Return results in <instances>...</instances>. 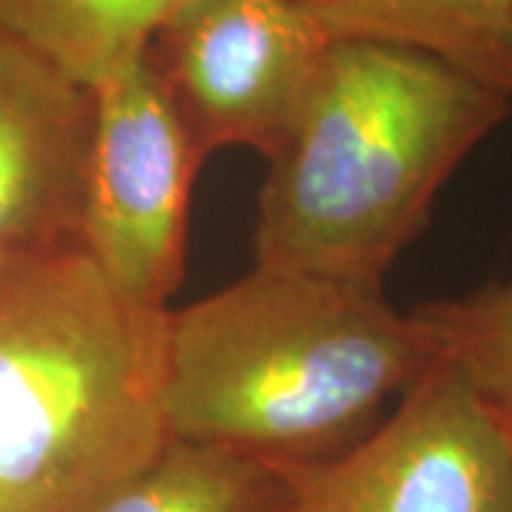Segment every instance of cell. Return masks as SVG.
I'll return each mask as SVG.
<instances>
[{"mask_svg": "<svg viewBox=\"0 0 512 512\" xmlns=\"http://www.w3.org/2000/svg\"><path fill=\"white\" fill-rule=\"evenodd\" d=\"M436 353L416 311H396L382 285L256 262L168 311V430L276 464L330 458L365 439Z\"/></svg>", "mask_w": 512, "mask_h": 512, "instance_id": "cell-1", "label": "cell"}, {"mask_svg": "<svg viewBox=\"0 0 512 512\" xmlns=\"http://www.w3.org/2000/svg\"><path fill=\"white\" fill-rule=\"evenodd\" d=\"M512 114L467 72L404 46L333 40L259 194V265L382 285L444 183Z\"/></svg>", "mask_w": 512, "mask_h": 512, "instance_id": "cell-2", "label": "cell"}, {"mask_svg": "<svg viewBox=\"0 0 512 512\" xmlns=\"http://www.w3.org/2000/svg\"><path fill=\"white\" fill-rule=\"evenodd\" d=\"M168 311L77 242L0 254V512H86L163 453Z\"/></svg>", "mask_w": 512, "mask_h": 512, "instance_id": "cell-3", "label": "cell"}, {"mask_svg": "<svg viewBox=\"0 0 512 512\" xmlns=\"http://www.w3.org/2000/svg\"><path fill=\"white\" fill-rule=\"evenodd\" d=\"M288 478L282 512H512V427L436 353L390 419Z\"/></svg>", "mask_w": 512, "mask_h": 512, "instance_id": "cell-4", "label": "cell"}, {"mask_svg": "<svg viewBox=\"0 0 512 512\" xmlns=\"http://www.w3.org/2000/svg\"><path fill=\"white\" fill-rule=\"evenodd\" d=\"M92 100L74 242L128 299L168 308L185 274L202 157L146 52L97 83Z\"/></svg>", "mask_w": 512, "mask_h": 512, "instance_id": "cell-5", "label": "cell"}, {"mask_svg": "<svg viewBox=\"0 0 512 512\" xmlns=\"http://www.w3.org/2000/svg\"><path fill=\"white\" fill-rule=\"evenodd\" d=\"M299 0H188L146 55L202 160L288 143L330 49Z\"/></svg>", "mask_w": 512, "mask_h": 512, "instance_id": "cell-6", "label": "cell"}, {"mask_svg": "<svg viewBox=\"0 0 512 512\" xmlns=\"http://www.w3.org/2000/svg\"><path fill=\"white\" fill-rule=\"evenodd\" d=\"M92 89L0 29V254L74 242Z\"/></svg>", "mask_w": 512, "mask_h": 512, "instance_id": "cell-7", "label": "cell"}, {"mask_svg": "<svg viewBox=\"0 0 512 512\" xmlns=\"http://www.w3.org/2000/svg\"><path fill=\"white\" fill-rule=\"evenodd\" d=\"M330 40L433 55L512 103V0H299Z\"/></svg>", "mask_w": 512, "mask_h": 512, "instance_id": "cell-8", "label": "cell"}, {"mask_svg": "<svg viewBox=\"0 0 512 512\" xmlns=\"http://www.w3.org/2000/svg\"><path fill=\"white\" fill-rule=\"evenodd\" d=\"M188 0H0V29L94 89L148 49Z\"/></svg>", "mask_w": 512, "mask_h": 512, "instance_id": "cell-9", "label": "cell"}, {"mask_svg": "<svg viewBox=\"0 0 512 512\" xmlns=\"http://www.w3.org/2000/svg\"><path fill=\"white\" fill-rule=\"evenodd\" d=\"M288 495V464L171 439L151 464L86 512H282Z\"/></svg>", "mask_w": 512, "mask_h": 512, "instance_id": "cell-10", "label": "cell"}, {"mask_svg": "<svg viewBox=\"0 0 512 512\" xmlns=\"http://www.w3.org/2000/svg\"><path fill=\"white\" fill-rule=\"evenodd\" d=\"M413 311L512 427V276Z\"/></svg>", "mask_w": 512, "mask_h": 512, "instance_id": "cell-11", "label": "cell"}]
</instances>
